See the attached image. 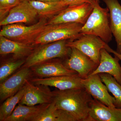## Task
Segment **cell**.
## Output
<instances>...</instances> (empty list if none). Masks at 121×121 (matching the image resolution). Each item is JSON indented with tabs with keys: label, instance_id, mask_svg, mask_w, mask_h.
<instances>
[{
	"label": "cell",
	"instance_id": "30",
	"mask_svg": "<svg viewBox=\"0 0 121 121\" xmlns=\"http://www.w3.org/2000/svg\"><path fill=\"white\" fill-rule=\"evenodd\" d=\"M20 0L21 1L24 0Z\"/></svg>",
	"mask_w": 121,
	"mask_h": 121
},
{
	"label": "cell",
	"instance_id": "10",
	"mask_svg": "<svg viewBox=\"0 0 121 121\" xmlns=\"http://www.w3.org/2000/svg\"><path fill=\"white\" fill-rule=\"evenodd\" d=\"M71 48V52L69 58L63 62L64 64L68 69L76 72L82 79L87 78L99 64L78 49Z\"/></svg>",
	"mask_w": 121,
	"mask_h": 121
},
{
	"label": "cell",
	"instance_id": "15",
	"mask_svg": "<svg viewBox=\"0 0 121 121\" xmlns=\"http://www.w3.org/2000/svg\"><path fill=\"white\" fill-rule=\"evenodd\" d=\"M90 106V121H121V108H110L94 99Z\"/></svg>",
	"mask_w": 121,
	"mask_h": 121
},
{
	"label": "cell",
	"instance_id": "19",
	"mask_svg": "<svg viewBox=\"0 0 121 121\" xmlns=\"http://www.w3.org/2000/svg\"><path fill=\"white\" fill-rule=\"evenodd\" d=\"M50 104L28 106L19 103L11 115L4 121H35Z\"/></svg>",
	"mask_w": 121,
	"mask_h": 121
},
{
	"label": "cell",
	"instance_id": "5",
	"mask_svg": "<svg viewBox=\"0 0 121 121\" xmlns=\"http://www.w3.org/2000/svg\"><path fill=\"white\" fill-rule=\"evenodd\" d=\"M47 18L43 17L31 26L15 24L4 25L0 32V36L23 43L33 44L35 39L47 25Z\"/></svg>",
	"mask_w": 121,
	"mask_h": 121
},
{
	"label": "cell",
	"instance_id": "16",
	"mask_svg": "<svg viewBox=\"0 0 121 121\" xmlns=\"http://www.w3.org/2000/svg\"><path fill=\"white\" fill-rule=\"evenodd\" d=\"M35 45L13 41L4 36H0V54H12L14 59H21L27 57L36 48Z\"/></svg>",
	"mask_w": 121,
	"mask_h": 121
},
{
	"label": "cell",
	"instance_id": "29",
	"mask_svg": "<svg viewBox=\"0 0 121 121\" xmlns=\"http://www.w3.org/2000/svg\"><path fill=\"white\" fill-rule=\"evenodd\" d=\"M96 0L98 1H99V0Z\"/></svg>",
	"mask_w": 121,
	"mask_h": 121
},
{
	"label": "cell",
	"instance_id": "23",
	"mask_svg": "<svg viewBox=\"0 0 121 121\" xmlns=\"http://www.w3.org/2000/svg\"><path fill=\"white\" fill-rule=\"evenodd\" d=\"M102 81L106 86L108 91L112 93L115 99V105L121 108V85L112 75L106 73L99 74Z\"/></svg>",
	"mask_w": 121,
	"mask_h": 121
},
{
	"label": "cell",
	"instance_id": "17",
	"mask_svg": "<svg viewBox=\"0 0 121 121\" xmlns=\"http://www.w3.org/2000/svg\"><path fill=\"white\" fill-rule=\"evenodd\" d=\"M113 58L109 54L105 48L100 52L99 65L90 75L106 73L112 75L121 85V66L119 63V59L114 55Z\"/></svg>",
	"mask_w": 121,
	"mask_h": 121
},
{
	"label": "cell",
	"instance_id": "20",
	"mask_svg": "<svg viewBox=\"0 0 121 121\" xmlns=\"http://www.w3.org/2000/svg\"><path fill=\"white\" fill-rule=\"evenodd\" d=\"M30 4L42 17L55 16L66 8L68 5L63 1L56 3H47L36 0H29Z\"/></svg>",
	"mask_w": 121,
	"mask_h": 121
},
{
	"label": "cell",
	"instance_id": "21",
	"mask_svg": "<svg viewBox=\"0 0 121 121\" xmlns=\"http://www.w3.org/2000/svg\"><path fill=\"white\" fill-rule=\"evenodd\" d=\"M35 121H77L65 111L57 108L52 102Z\"/></svg>",
	"mask_w": 121,
	"mask_h": 121
},
{
	"label": "cell",
	"instance_id": "24",
	"mask_svg": "<svg viewBox=\"0 0 121 121\" xmlns=\"http://www.w3.org/2000/svg\"><path fill=\"white\" fill-rule=\"evenodd\" d=\"M26 59L16 60L4 63L0 67V83L3 82L25 63Z\"/></svg>",
	"mask_w": 121,
	"mask_h": 121
},
{
	"label": "cell",
	"instance_id": "14",
	"mask_svg": "<svg viewBox=\"0 0 121 121\" xmlns=\"http://www.w3.org/2000/svg\"><path fill=\"white\" fill-rule=\"evenodd\" d=\"M33 76L37 78H48L78 74L76 72L67 68L60 61H46L30 68Z\"/></svg>",
	"mask_w": 121,
	"mask_h": 121
},
{
	"label": "cell",
	"instance_id": "22",
	"mask_svg": "<svg viewBox=\"0 0 121 121\" xmlns=\"http://www.w3.org/2000/svg\"><path fill=\"white\" fill-rule=\"evenodd\" d=\"M25 91V85L15 95L8 98L3 102L0 107V121H4L11 115L22 99Z\"/></svg>",
	"mask_w": 121,
	"mask_h": 121
},
{
	"label": "cell",
	"instance_id": "3",
	"mask_svg": "<svg viewBox=\"0 0 121 121\" xmlns=\"http://www.w3.org/2000/svg\"><path fill=\"white\" fill-rule=\"evenodd\" d=\"M67 42L64 40L40 45L26 58L21 68H30L52 59L63 58L70 56L71 49L67 45Z\"/></svg>",
	"mask_w": 121,
	"mask_h": 121
},
{
	"label": "cell",
	"instance_id": "1",
	"mask_svg": "<svg viewBox=\"0 0 121 121\" xmlns=\"http://www.w3.org/2000/svg\"><path fill=\"white\" fill-rule=\"evenodd\" d=\"M52 102L77 121H90V104L93 99L84 87L54 91Z\"/></svg>",
	"mask_w": 121,
	"mask_h": 121
},
{
	"label": "cell",
	"instance_id": "8",
	"mask_svg": "<svg viewBox=\"0 0 121 121\" xmlns=\"http://www.w3.org/2000/svg\"><path fill=\"white\" fill-rule=\"evenodd\" d=\"M33 76L31 68H22L0 83V101L15 95Z\"/></svg>",
	"mask_w": 121,
	"mask_h": 121
},
{
	"label": "cell",
	"instance_id": "25",
	"mask_svg": "<svg viewBox=\"0 0 121 121\" xmlns=\"http://www.w3.org/2000/svg\"><path fill=\"white\" fill-rule=\"evenodd\" d=\"M68 5H72L83 3H89L91 4H94L96 0H62Z\"/></svg>",
	"mask_w": 121,
	"mask_h": 121
},
{
	"label": "cell",
	"instance_id": "18",
	"mask_svg": "<svg viewBox=\"0 0 121 121\" xmlns=\"http://www.w3.org/2000/svg\"><path fill=\"white\" fill-rule=\"evenodd\" d=\"M109 11L111 29L117 43V52L121 54V5L118 0H103Z\"/></svg>",
	"mask_w": 121,
	"mask_h": 121
},
{
	"label": "cell",
	"instance_id": "12",
	"mask_svg": "<svg viewBox=\"0 0 121 121\" xmlns=\"http://www.w3.org/2000/svg\"><path fill=\"white\" fill-rule=\"evenodd\" d=\"M29 0L21 1L11 9L8 16L1 21L0 26L17 23H29L35 21L38 16Z\"/></svg>",
	"mask_w": 121,
	"mask_h": 121
},
{
	"label": "cell",
	"instance_id": "26",
	"mask_svg": "<svg viewBox=\"0 0 121 121\" xmlns=\"http://www.w3.org/2000/svg\"><path fill=\"white\" fill-rule=\"evenodd\" d=\"M21 1L20 0H7V6L9 11L17 5Z\"/></svg>",
	"mask_w": 121,
	"mask_h": 121
},
{
	"label": "cell",
	"instance_id": "9",
	"mask_svg": "<svg viewBox=\"0 0 121 121\" xmlns=\"http://www.w3.org/2000/svg\"><path fill=\"white\" fill-rule=\"evenodd\" d=\"M83 86L94 99L111 108H116L115 99L109 94L106 86L103 83L99 74L82 79Z\"/></svg>",
	"mask_w": 121,
	"mask_h": 121
},
{
	"label": "cell",
	"instance_id": "2",
	"mask_svg": "<svg viewBox=\"0 0 121 121\" xmlns=\"http://www.w3.org/2000/svg\"><path fill=\"white\" fill-rule=\"evenodd\" d=\"M96 1L91 13L81 29L80 34L95 35L106 43L112 40L113 35L111 29L109 11L103 8Z\"/></svg>",
	"mask_w": 121,
	"mask_h": 121
},
{
	"label": "cell",
	"instance_id": "4",
	"mask_svg": "<svg viewBox=\"0 0 121 121\" xmlns=\"http://www.w3.org/2000/svg\"><path fill=\"white\" fill-rule=\"evenodd\" d=\"M83 25L75 23L47 25L35 39L33 44L43 45L64 40H73L81 35Z\"/></svg>",
	"mask_w": 121,
	"mask_h": 121
},
{
	"label": "cell",
	"instance_id": "6",
	"mask_svg": "<svg viewBox=\"0 0 121 121\" xmlns=\"http://www.w3.org/2000/svg\"><path fill=\"white\" fill-rule=\"evenodd\" d=\"M94 5L83 3L68 7L48 21L47 25L63 23H78L84 25L93 11Z\"/></svg>",
	"mask_w": 121,
	"mask_h": 121
},
{
	"label": "cell",
	"instance_id": "27",
	"mask_svg": "<svg viewBox=\"0 0 121 121\" xmlns=\"http://www.w3.org/2000/svg\"><path fill=\"white\" fill-rule=\"evenodd\" d=\"M105 49L108 52L113 53L114 55L117 56L121 61V54H119V53L117 52L116 51H115L114 50L112 49L111 48L109 47V45H108L107 46Z\"/></svg>",
	"mask_w": 121,
	"mask_h": 121
},
{
	"label": "cell",
	"instance_id": "11",
	"mask_svg": "<svg viewBox=\"0 0 121 121\" xmlns=\"http://www.w3.org/2000/svg\"><path fill=\"white\" fill-rule=\"evenodd\" d=\"M25 91L19 103L28 106H34L39 104H49L53 99V91L48 86L35 85L29 80H27Z\"/></svg>",
	"mask_w": 121,
	"mask_h": 121
},
{
	"label": "cell",
	"instance_id": "7",
	"mask_svg": "<svg viewBox=\"0 0 121 121\" xmlns=\"http://www.w3.org/2000/svg\"><path fill=\"white\" fill-rule=\"evenodd\" d=\"M107 45L101 38L90 34H81L77 39L67 43L68 47L78 49L98 64L100 62L101 50L105 49Z\"/></svg>",
	"mask_w": 121,
	"mask_h": 121
},
{
	"label": "cell",
	"instance_id": "13",
	"mask_svg": "<svg viewBox=\"0 0 121 121\" xmlns=\"http://www.w3.org/2000/svg\"><path fill=\"white\" fill-rule=\"evenodd\" d=\"M82 79L78 74H76L48 78H32L29 81L35 85L54 87L60 90H65L83 87Z\"/></svg>",
	"mask_w": 121,
	"mask_h": 121
},
{
	"label": "cell",
	"instance_id": "28",
	"mask_svg": "<svg viewBox=\"0 0 121 121\" xmlns=\"http://www.w3.org/2000/svg\"><path fill=\"white\" fill-rule=\"evenodd\" d=\"M39 1L47 3H56L62 1V0H36Z\"/></svg>",
	"mask_w": 121,
	"mask_h": 121
}]
</instances>
